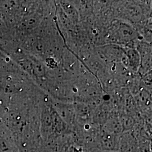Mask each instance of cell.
I'll return each instance as SVG.
<instances>
[{"mask_svg":"<svg viewBox=\"0 0 152 152\" xmlns=\"http://www.w3.org/2000/svg\"><path fill=\"white\" fill-rule=\"evenodd\" d=\"M138 142L134 134L122 133L119 137L118 152H137Z\"/></svg>","mask_w":152,"mask_h":152,"instance_id":"obj_1","label":"cell"}]
</instances>
